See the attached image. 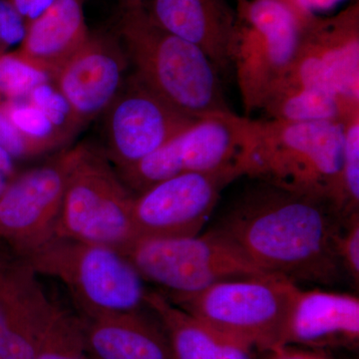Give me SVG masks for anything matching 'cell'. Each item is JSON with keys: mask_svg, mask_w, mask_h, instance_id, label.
I'll return each mask as SVG.
<instances>
[{"mask_svg": "<svg viewBox=\"0 0 359 359\" xmlns=\"http://www.w3.org/2000/svg\"><path fill=\"white\" fill-rule=\"evenodd\" d=\"M78 146L16 175L0 197V240L26 257L55 237Z\"/></svg>", "mask_w": 359, "mask_h": 359, "instance_id": "cell-10", "label": "cell"}, {"mask_svg": "<svg viewBox=\"0 0 359 359\" xmlns=\"http://www.w3.org/2000/svg\"><path fill=\"white\" fill-rule=\"evenodd\" d=\"M27 100L41 110L68 138L80 129L69 104L52 80L35 87Z\"/></svg>", "mask_w": 359, "mask_h": 359, "instance_id": "cell-25", "label": "cell"}, {"mask_svg": "<svg viewBox=\"0 0 359 359\" xmlns=\"http://www.w3.org/2000/svg\"><path fill=\"white\" fill-rule=\"evenodd\" d=\"M147 306L164 327L173 359H256L254 351L149 290Z\"/></svg>", "mask_w": 359, "mask_h": 359, "instance_id": "cell-20", "label": "cell"}, {"mask_svg": "<svg viewBox=\"0 0 359 359\" xmlns=\"http://www.w3.org/2000/svg\"><path fill=\"white\" fill-rule=\"evenodd\" d=\"M26 32V23L9 0H0V55L20 46Z\"/></svg>", "mask_w": 359, "mask_h": 359, "instance_id": "cell-27", "label": "cell"}, {"mask_svg": "<svg viewBox=\"0 0 359 359\" xmlns=\"http://www.w3.org/2000/svg\"><path fill=\"white\" fill-rule=\"evenodd\" d=\"M242 177L237 165L208 173H188L161 181L135 195L132 226L136 238L199 235L224 187Z\"/></svg>", "mask_w": 359, "mask_h": 359, "instance_id": "cell-11", "label": "cell"}, {"mask_svg": "<svg viewBox=\"0 0 359 359\" xmlns=\"http://www.w3.org/2000/svg\"><path fill=\"white\" fill-rule=\"evenodd\" d=\"M144 282L165 295L190 294L233 278L269 275L216 231L181 238H136L122 252Z\"/></svg>", "mask_w": 359, "mask_h": 359, "instance_id": "cell-8", "label": "cell"}, {"mask_svg": "<svg viewBox=\"0 0 359 359\" xmlns=\"http://www.w3.org/2000/svg\"><path fill=\"white\" fill-rule=\"evenodd\" d=\"M16 175L15 159L0 146V197Z\"/></svg>", "mask_w": 359, "mask_h": 359, "instance_id": "cell-31", "label": "cell"}, {"mask_svg": "<svg viewBox=\"0 0 359 359\" xmlns=\"http://www.w3.org/2000/svg\"><path fill=\"white\" fill-rule=\"evenodd\" d=\"M25 259L40 276L65 285L81 318L148 308L145 282L129 259L113 248L54 237Z\"/></svg>", "mask_w": 359, "mask_h": 359, "instance_id": "cell-4", "label": "cell"}, {"mask_svg": "<svg viewBox=\"0 0 359 359\" xmlns=\"http://www.w3.org/2000/svg\"><path fill=\"white\" fill-rule=\"evenodd\" d=\"M231 67L245 114L264 99L294 62L306 18L287 0H236Z\"/></svg>", "mask_w": 359, "mask_h": 359, "instance_id": "cell-6", "label": "cell"}, {"mask_svg": "<svg viewBox=\"0 0 359 359\" xmlns=\"http://www.w3.org/2000/svg\"><path fill=\"white\" fill-rule=\"evenodd\" d=\"M0 146L6 149L14 159L22 160L40 156L37 149L26 140L13 126L0 105Z\"/></svg>", "mask_w": 359, "mask_h": 359, "instance_id": "cell-29", "label": "cell"}, {"mask_svg": "<svg viewBox=\"0 0 359 359\" xmlns=\"http://www.w3.org/2000/svg\"><path fill=\"white\" fill-rule=\"evenodd\" d=\"M299 285L269 275L214 283L190 294L165 295L210 327L263 353L283 347V335Z\"/></svg>", "mask_w": 359, "mask_h": 359, "instance_id": "cell-5", "label": "cell"}, {"mask_svg": "<svg viewBox=\"0 0 359 359\" xmlns=\"http://www.w3.org/2000/svg\"><path fill=\"white\" fill-rule=\"evenodd\" d=\"M105 113L103 153L116 170L140 162L199 120L175 108L131 73Z\"/></svg>", "mask_w": 359, "mask_h": 359, "instance_id": "cell-12", "label": "cell"}, {"mask_svg": "<svg viewBox=\"0 0 359 359\" xmlns=\"http://www.w3.org/2000/svg\"><path fill=\"white\" fill-rule=\"evenodd\" d=\"M9 1L27 25L28 23L41 15L53 4L54 0H9Z\"/></svg>", "mask_w": 359, "mask_h": 359, "instance_id": "cell-30", "label": "cell"}, {"mask_svg": "<svg viewBox=\"0 0 359 359\" xmlns=\"http://www.w3.org/2000/svg\"><path fill=\"white\" fill-rule=\"evenodd\" d=\"M14 127L37 149L40 155L60 148L69 140L36 106L25 100L0 103Z\"/></svg>", "mask_w": 359, "mask_h": 359, "instance_id": "cell-22", "label": "cell"}, {"mask_svg": "<svg viewBox=\"0 0 359 359\" xmlns=\"http://www.w3.org/2000/svg\"><path fill=\"white\" fill-rule=\"evenodd\" d=\"M358 342V297L299 287L285 325L283 346L355 348Z\"/></svg>", "mask_w": 359, "mask_h": 359, "instance_id": "cell-16", "label": "cell"}, {"mask_svg": "<svg viewBox=\"0 0 359 359\" xmlns=\"http://www.w3.org/2000/svg\"><path fill=\"white\" fill-rule=\"evenodd\" d=\"M39 344L0 318V359H34Z\"/></svg>", "mask_w": 359, "mask_h": 359, "instance_id": "cell-28", "label": "cell"}, {"mask_svg": "<svg viewBox=\"0 0 359 359\" xmlns=\"http://www.w3.org/2000/svg\"><path fill=\"white\" fill-rule=\"evenodd\" d=\"M85 347L81 316L58 302L34 359H85Z\"/></svg>", "mask_w": 359, "mask_h": 359, "instance_id": "cell-21", "label": "cell"}, {"mask_svg": "<svg viewBox=\"0 0 359 359\" xmlns=\"http://www.w3.org/2000/svg\"><path fill=\"white\" fill-rule=\"evenodd\" d=\"M254 181L214 231L264 273L295 283L339 282L344 271L337 238L348 216L327 201Z\"/></svg>", "mask_w": 359, "mask_h": 359, "instance_id": "cell-1", "label": "cell"}, {"mask_svg": "<svg viewBox=\"0 0 359 359\" xmlns=\"http://www.w3.org/2000/svg\"><path fill=\"white\" fill-rule=\"evenodd\" d=\"M304 359H332L316 351H304Z\"/></svg>", "mask_w": 359, "mask_h": 359, "instance_id": "cell-34", "label": "cell"}, {"mask_svg": "<svg viewBox=\"0 0 359 359\" xmlns=\"http://www.w3.org/2000/svg\"><path fill=\"white\" fill-rule=\"evenodd\" d=\"M304 36L323 60L337 94L348 107H359V8L353 4L334 18L309 15Z\"/></svg>", "mask_w": 359, "mask_h": 359, "instance_id": "cell-19", "label": "cell"}, {"mask_svg": "<svg viewBox=\"0 0 359 359\" xmlns=\"http://www.w3.org/2000/svg\"><path fill=\"white\" fill-rule=\"evenodd\" d=\"M134 197L102 151L78 145L55 237L124 252L135 241L131 219Z\"/></svg>", "mask_w": 359, "mask_h": 359, "instance_id": "cell-7", "label": "cell"}, {"mask_svg": "<svg viewBox=\"0 0 359 359\" xmlns=\"http://www.w3.org/2000/svg\"><path fill=\"white\" fill-rule=\"evenodd\" d=\"M263 354L261 359H304V349L294 346H283Z\"/></svg>", "mask_w": 359, "mask_h": 359, "instance_id": "cell-32", "label": "cell"}, {"mask_svg": "<svg viewBox=\"0 0 359 359\" xmlns=\"http://www.w3.org/2000/svg\"><path fill=\"white\" fill-rule=\"evenodd\" d=\"M90 33L83 0H54L41 15L26 25L25 39L14 51L52 80Z\"/></svg>", "mask_w": 359, "mask_h": 359, "instance_id": "cell-17", "label": "cell"}, {"mask_svg": "<svg viewBox=\"0 0 359 359\" xmlns=\"http://www.w3.org/2000/svg\"><path fill=\"white\" fill-rule=\"evenodd\" d=\"M129 71L128 58L117 35L90 33L52 81L82 128L107 111L124 86Z\"/></svg>", "mask_w": 359, "mask_h": 359, "instance_id": "cell-13", "label": "cell"}, {"mask_svg": "<svg viewBox=\"0 0 359 359\" xmlns=\"http://www.w3.org/2000/svg\"><path fill=\"white\" fill-rule=\"evenodd\" d=\"M245 122V117L233 112L205 116L140 162L116 171L137 195L179 175L208 173L233 166Z\"/></svg>", "mask_w": 359, "mask_h": 359, "instance_id": "cell-9", "label": "cell"}, {"mask_svg": "<svg viewBox=\"0 0 359 359\" xmlns=\"http://www.w3.org/2000/svg\"><path fill=\"white\" fill-rule=\"evenodd\" d=\"M51 80L47 73L37 69L15 51L0 55V103L25 100L32 90Z\"/></svg>", "mask_w": 359, "mask_h": 359, "instance_id": "cell-23", "label": "cell"}, {"mask_svg": "<svg viewBox=\"0 0 359 359\" xmlns=\"http://www.w3.org/2000/svg\"><path fill=\"white\" fill-rule=\"evenodd\" d=\"M351 108L340 99L318 52L302 40L289 70L269 91L261 109L289 122L342 121Z\"/></svg>", "mask_w": 359, "mask_h": 359, "instance_id": "cell-14", "label": "cell"}, {"mask_svg": "<svg viewBox=\"0 0 359 359\" xmlns=\"http://www.w3.org/2000/svg\"><path fill=\"white\" fill-rule=\"evenodd\" d=\"M153 22L204 52L219 73L230 72L236 9L229 0H139Z\"/></svg>", "mask_w": 359, "mask_h": 359, "instance_id": "cell-15", "label": "cell"}, {"mask_svg": "<svg viewBox=\"0 0 359 359\" xmlns=\"http://www.w3.org/2000/svg\"><path fill=\"white\" fill-rule=\"evenodd\" d=\"M116 35L126 52L130 73L181 112L197 119L233 112L211 59L153 22L139 0H121Z\"/></svg>", "mask_w": 359, "mask_h": 359, "instance_id": "cell-3", "label": "cell"}, {"mask_svg": "<svg viewBox=\"0 0 359 359\" xmlns=\"http://www.w3.org/2000/svg\"><path fill=\"white\" fill-rule=\"evenodd\" d=\"M344 122H289L245 117L236 165L242 176L342 209Z\"/></svg>", "mask_w": 359, "mask_h": 359, "instance_id": "cell-2", "label": "cell"}, {"mask_svg": "<svg viewBox=\"0 0 359 359\" xmlns=\"http://www.w3.org/2000/svg\"><path fill=\"white\" fill-rule=\"evenodd\" d=\"M147 311L81 318L86 346L99 359H173L164 327Z\"/></svg>", "mask_w": 359, "mask_h": 359, "instance_id": "cell-18", "label": "cell"}, {"mask_svg": "<svg viewBox=\"0 0 359 359\" xmlns=\"http://www.w3.org/2000/svg\"><path fill=\"white\" fill-rule=\"evenodd\" d=\"M334 1L337 0H294L292 4L302 13L311 14V8L327 6Z\"/></svg>", "mask_w": 359, "mask_h": 359, "instance_id": "cell-33", "label": "cell"}, {"mask_svg": "<svg viewBox=\"0 0 359 359\" xmlns=\"http://www.w3.org/2000/svg\"><path fill=\"white\" fill-rule=\"evenodd\" d=\"M337 254L342 271L354 283L359 282V214L349 215L337 238Z\"/></svg>", "mask_w": 359, "mask_h": 359, "instance_id": "cell-26", "label": "cell"}, {"mask_svg": "<svg viewBox=\"0 0 359 359\" xmlns=\"http://www.w3.org/2000/svg\"><path fill=\"white\" fill-rule=\"evenodd\" d=\"M344 122L341 159L342 209L346 216L359 208V108L348 113Z\"/></svg>", "mask_w": 359, "mask_h": 359, "instance_id": "cell-24", "label": "cell"}]
</instances>
